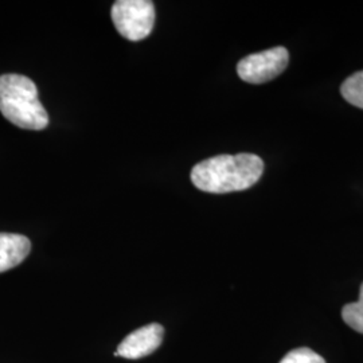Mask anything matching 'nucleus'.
Instances as JSON below:
<instances>
[{
  "mask_svg": "<svg viewBox=\"0 0 363 363\" xmlns=\"http://www.w3.org/2000/svg\"><path fill=\"white\" fill-rule=\"evenodd\" d=\"M262 172L264 162L253 154L213 156L194 166L191 182L201 191L226 194L252 187Z\"/></svg>",
  "mask_w": 363,
  "mask_h": 363,
  "instance_id": "f257e3e1",
  "label": "nucleus"
},
{
  "mask_svg": "<svg viewBox=\"0 0 363 363\" xmlns=\"http://www.w3.org/2000/svg\"><path fill=\"white\" fill-rule=\"evenodd\" d=\"M0 112L23 130H40L49 125V115L39 101L38 88L26 76H0Z\"/></svg>",
  "mask_w": 363,
  "mask_h": 363,
  "instance_id": "f03ea898",
  "label": "nucleus"
},
{
  "mask_svg": "<svg viewBox=\"0 0 363 363\" xmlns=\"http://www.w3.org/2000/svg\"><path fill=\"white\" fill-rule=\"evenodd\" d=\"M111 15L120 35L128 40L147 38L155 25V6L150 0H117Z\"/></svg>",
  "mask_w": 363,
  "mask_h": 363,
  "instance_id": "7ed1b4c3",
  "label": "nucleus"
},
{
  "mask_svg": "<svg viewBox=\"0 0 363 363\" xmlns=\"http://www.w3.org/2000/svg\"><path fill=\"white\" fill-rule=\"evenodd\" d=\"M288 64L289 52L286 48L277 46L242 58L237 65V73L249 84H264L280 76Z\"/></svg>",
  "mask_w": 363,
  "mask_h": 363,
  "instance_id": "20e7f679",
  "label": "nucleus"
},
{
  "mask_svg": "<svg viewBox=\"0 0 363 363\" xmlns=\"http://www.w3.org/2000/svg\"><path fill=\"white\" fill-rule=\"evenodd\" d=\"M164 328L157 323L144 325L139 330L130 333L118 345L117 352L120 357L127 359H140L152 354L163 342Z\"/></svg>",
  "mask_w": 363,
  "mask_h": 363,
  "instance_id": "39448f33",
  "label": "nucleus"
},
{
  "mask_svg": "<svg viewBox=\"0 0 363 363\" xmlns=\"http://www.w3.org/2000/svg\"><path fill=\"white\" fill-rule=\"evenodd\" d=\"M31 242L26 235L0 233V273L10 271L26 259Z\"/></svg>",
  "mask_w": 363,
  "mask_h": 363,
  "instance_id": "423d86ee",
  "label": "nucleus"
},
{
  "mask_svg": "<svg viewBox=\"0 0 363 363\" xmlns=\"http://www.w3.org/2000/svg\"><path fill=\"white\" fill-rule=\"evenodd\" d=\"M340 93L349 104L363 109V70L347 78L340 86Z\"/></svg>",
  "mask_w": 363,
  "mask_h": 363,
  "instance_id": "0eeeda50",
  "label": "nucleus"
},
{
  "mask_svg": "<svg viewBox=\"0 0 363 363\" xmlns=\"http://www.w3.org/2000/svg\"><path fill=\"white\" fill-rule=\"evenodd\" d=\"M342 318L352 330L363 334V284L361 286L358 301L346 304L342 308Z\"/></svg>",
  "mask_w": 363,
  "mask_h": 363,
  "instance_id": "6e6552de",
  "label": "nucleus"
},
{
  "mask_svg": "<svg viewBox=\"0 0 363 363\" xmlns=\"http://www.w3.org/2000/svg\"><path fill=\"white\" fill-rule=\"evenodd\" d=\"M280 363H325V358L307 347L289 351Z\"/></svg>",
  "mask_w": 363,
  "mask_h": 363,
  "instance_id": "1a4fd4ad",
  "label": "nucleus"
}]
</instances>
